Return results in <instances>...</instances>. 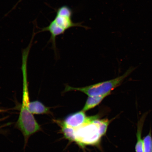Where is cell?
<instances>
[{
    "mask_svg": "<svg viewBox=\"0 0 152 152\" xmlns=\"http://www.w3.org/2000/svg\"><path fill=\"white\" fill-rule=\"evenodd\" d=\"M22 1V0H19V1L18 2H17L16 4L15 5V6H14V7H13L11 11H12V10H14L15 8H16V7L17 6V5H18V4L19 3H20V2L21 1Z\"/></svg>",
    "mask_w": 152,
    "mask_h": 152,
    "instance_id": "10",
    "label": "cell"
},
{
    "mask_svg": "<svg viewBox=\"0 0 152 152\" xmlns=\"http://www.w3.org/2000/svg\"><path fill=\"white\" fill-rule=\"evenodd\" d=\"M89 118L85 113V112L81 111L70 114L66 116L64 120L60 122L58 121L60 126L75 129L80 126L86 122Z\"/></svg>",
    "mask_w": 152,
    "mask_h": 152,
    "instance_id": "5",
    "label": "cell"
},
{
    "mask_svg": "<svg viewBox=\"0 0 152 152\" xmlns=\"http://www.w3.org/2000/svg\"><path fill=\"white\" fill-rule=\"evenodd\" d=\"M133 68H130L121 76L110 80L102 82L88 86L75 87L66 85L64 92L69 91H78L83 93L88 96L110 95L113 91L119 86L124 80L132 73Z\"/></svg>",
    "mask_w": 152,
    "mask_h": 152,
    "instance_id": "3",
    "label": "cell"
},
{
    "mask_svg": "<svg viewBox=\"0 0 152 152\" xmlns=\"http://www.w3.org/2000/svg\"><path fill=\"white\" fill-rule=\"evenodd\" d=\"M147 113L144 114L138 121L137 131L136 132L137 142L135 150L136 152H143V139L142 138V129Z\"/></svg>",
    "mask_w": 152,
    "mask_h": 152,
    "instance_id": "6",
    "label": "cell"
},
{
    "mask_svg": "<svg viewBox=\"0 0 152 152\" xmlns=\"http://www.w3.org/2000/svg\"><path fill=\"white\" fill-rule=\"evenodd\" d=\"M109 95L105 94L100 96H88L82 110L86 112L94 109L101 103L104 99Z\"/></svg>",
    "mask_w": 152,
    "mask_h": 152,
    "instance_id": "8",
    "label": "cell"
},
{
    "mask_svg": "<svg viewBox=\"0 0 152 152\" xmlns=\"http://www.w3.org/2000/svg\"><path fill=\"white\" fill-rule=\"evenodd\" d=\"M73 12L67 5H64L57 9L54 20L46 27L41 28L37 33L48 31L50 34L49 41L52 44L55 50L56 49V39L57 37L62 35L69 28L74 27L85 28L81 23H75L72 20Z\"/></svg>",
    "mask_w": 152,
    "mask_h": 152,
    "instance_id": "2",
    "label": "cell"
},
{
    "mask_svg": "<svg viewBox=\"0 0 152 152\" xmlns=\"http://www.w3.org/2000/svg\"><path fill=\"white\" fill-rule=\"evenodd\" d=\"M143 152H152V137L151 129L147 136L143 138Z\"/></svg>",
    "mask_w": 152,
    "mask_h": 152,
    "instance_id": "9",
    "label": "cell"
},
{
    "mask_svg": "<svg viewBox=\"0 0 152 152\" xmlns=\"http://www.w3.org/2000/svg\"><path fill=\"white\" fill-rule=\"evenodd\" d=\"M30 101L29 96H22L20 115L16 123V126L22 133L26 139L31 135L41 130V127L28 109Z\"/></svg>",
    "mask_w": 152,
    "mask_h": 152,
    "instance_id": "4",
    "label": "cell"
},
{
    "mask_svg": "<svg viewBox=\"0 0 152 152\" xmlns=\"http://www.w3.org/2000/svg\"><path fill=\"white\" fill-rule=\"evenodd\" d=\"M109 124L108 119H100L99 115H95L89 116L86 122L77 128L61 127L66 138L83 147L98 144L106 134Z\"/></svg>",
    "mask_w": 152,
    "mask_h": 152,
    "instance_id": "1",
    "label": "cell"
},
{
    "mask_svg": "<svg viewBox=\"0 0 152 152\" xmlns=\"http://www.w3.org/2000/svg\"><path fill=\"white\" fill-rule=\"evenodd\" d=\"M28 109L32 114L35 115L48 114L50 113V108L47 107L39 101L30 102L28 104Z\"/></svg>",
    "mask_w": 152,
    "mask_h": 152,
    "instance_id": "7",
    "label": "cell"
}]
</instances>
